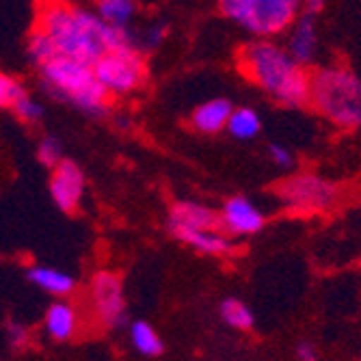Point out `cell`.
Wrapping results in <instances>:
<instances>
[{"label": "cell", "instance_id": "8992f818", "mask_svg": "<svg viewBox=\"0 0 361 361\" xmlns=\"http://www.w3.org/2000/svg\"><path fill=\"white\" fill-rule=\"evenodd\" d=\"M93 74L109 97H128L139 93L147 82V54L133 44L106 50L93 65Z\"/></svg>", "mask_w": 361, "mask_h": 361}, {"label": "cell", "instance_id": "ffe728a7", "mask_svg": "<svg viewBox=\"0 0 361 361\" xmlns=\"http://www.w3.org/2000/svg\"><path fill=\"white\" fill-rule=\"evenodd\" d=\"M128 334H130V344L143 357H158L165 350V342H162L160 334L145 320L130 322Z\"/></svg>", "mask_w": 361, "mask_h": 361}, {"label": "cell", "instance_id": "44dd1931", "mask_svg": "<svg viewBox=\"0 0 361 361\" xmlns=\"http://www.w3.org/2000/svg\"><path fill=\"white\" fill-rule=\"evenodd\" d=\"M219 316L227 326H232V329H236V331H249L255 324V316H253L251 307L236 297H227L221 301Z\"/></svg>", "mask_w": 361, "mask_h": 361}, {"label": "cell", "instance_id": "3957f363", "mask_svg": "<svg viewBox=\"0 0 361 361\" xmlns=\"http://www.w3.org/2000/svg\"><path fill=\"white\" fill-rule=\"evenodd\" d=\"M307 106L340 130L361 128V76L346 65L310 72Z\"/></svg>", "mask_w": 361, "mask_h": 361}, {"label": "cell", "instance_id": "6da1fadb", "mask_svg": "<svg viewBox=\"0 0 361 361\" xmlns=\"http://www.w3.org/2000/svg\"><path fill=\"white\" fill-rule=\"evenodd\" d=\"M35 28L50 39L54 54L89 65L115 46L133 44L130 28H115L97 18L91 7H80L70 0H46Z\"/></svg>", "mask_w": 361, "mask_h": 361}, {"label": "cell", "instance_id": "8fae6325", "mask_svg": "<svg viewBox=\"0 0 361 361\" xmlns=\"http://www.w3.org/2000/svg\"><path fill=\"white\" fill-rule=\"evenodd\" d=\"M281 37H286L283 48L297 63L305 65V68L316 63L320 52V32L314 13L301 11L292 20V24L286 28Z\"/></svg>", "mask_w": 361, "mask_h": 361}, {"label": "cell", "instance_id": "4316f807", "mask_svg": "<svg viewBox=\"0 0 361 361\" xmlns=\"http://www.w3.org/2000/svg\"><path fill=\"white\" fill-rule=\"evenodd\" d=\"M7 340L13 348H24L26 342H28V331H26V326L22 324H9V329H7Z\"/></svg>", "mask_w": 361, "mask_h": 361}, {"label": "cell", "instance_id": "2e32d148", "mask_svg": "<svg viewBox=\"0 0 361 361\" xmlns=\"http://www.w3.org/2000/svg\"><path fill=\"white\" fill-rule=\"evenodd\" d=\"M26 277L32 286H37L42 292L50 294L54 299H68L76 290V277L63 269L46 267V264H32L26 271Z\"/></svg>", "mask_w": 361, "mask_h": 361}, {"label": "cell", "instance_id": "d4e9b609", "mask_svg": "<svg viewBox=\"0 0 361 361\" xmlns=\"http://www.w3.org/2000/svg\"><path fill=\"white\" fill-rule=\"evenodd\" d=\"M24 91H26V89H24L16 78H11V76H7V74L0 72V106L11 109V104L18 100V97H20Z\"/></svg>", "mask_w": 361, "mask_h": 361}, {"label": "cell", "instance_id": "9a60e30c", "mask_svg": "<svg viewBox=\"0 0 361 361\" xmlns=\"http://www.w3.org/2000/svg\"><path fill=\"white\" fill-rule=\"evenodd\" d=\"M234 104L227 97H210V100L197 104L190 113V126L200 135H219L225 130L229 113Z\"/></svg>", "mask_w": 361, "mask_h": 361}, {"label": "cell", "instance_id": "5bb4252c", "mask_svg": "<svg viewBox=\"0 0 361 361\" xmlns=\"http://www.w3.org/2000/svg\"><path fill=\"white\" fill-rule=\"evenodd\" d=\"M182 245L190 247L192 251L210 255V257H223L234 251L232 236H227L221 227L212 229H182L173 234Z\"/></svg>", "mask_w": 361, "mask_h": 361}, {"label": "cell", "instance_id": "f1b7e54d", "mask_svg": "<svg viewBox=\"0 0 361 361\" xmlns=\"http://www.w3.org/2000/svg\"><path fill=\"white\" fill-rule=\"evenodd\" d=\"M324 5H326V0H301V11H307V13L316 16Z\"/></svg>", "mask_w": 361, "mask_h": 361}, {"label": "cell", "instance_id": "d6986e66", "mask_svg": "<svg viewBox=\"0 0 361 361\" xmlns=\"http://www.w3.org/2000/svg\"><path fill=\"white\" fill-rule=\"evenodd\" d=\"M225 130L236 141H253L262 133V117L251 106H234Z\"/></svg>", "mask_w": 361, "mask_h": 361}, {"label": "cell", "instance_id": "7a4b0ae2", "mask_svg": "<svg viewBox=\"0 0 361 361\" xmlns=\"http://www.w3.org/2000/svg\"><path fill=\"white\" fill-rule=\"evenodd\" d=\"M240 74L286 109L307 106L310 70L297 63L277 39H251L238 50Z\"/></svg>", "mask_w": 361, "mask_h": 361}, {"label": "cell", "instance_id": "5b68a950", "mask_svg": "<svg viewBox=\"0 0 361 361\" xmlns=\"http://www.w3.org/2000/svg\"><path fill=\"white\" fill-rule=\"evenodd\" d=\"M219 9L253 39H277L301 13V0H219Z\"/></svg>", "mask_w": 361, "mask_h": 361}, {"label": "cell", "instance_id": "7c38bea8", "mask_svg": "<svg viewBox=\"0 0 361 361\" xmlns=\"http://www.w3.org/2000/svg\"><path fill=\"white\" fill-rule=\"evenodd\" d=\"M169 232H182V229H212L219 225V210L200 202V200H178L169 210Z\"/></svg>", "mask_w": 361, "mask_h": 361}, {"label": "cell", "instance_id": "9c48e42d", "mask_svg": "<svg viewBox=\"0 0 361 361\" xmlns=\"http://www.w3.org/2000/svg\"><path fill=\"white\" fill-rule=\"evenodd\" d=\"M219 225L232 238L253 236L262 232L267 225V214L253 200L245 195H234L221 206L219 210Z\"/></svg>", "mask_w": 361, "mask_h": 361}, {"label": "cell", "instance_id": "ba28073f", "mask_svg": "<svg viewBox=\"0 0 361 361\" xmlns=\"http://www.w3.org/2000/svg\"><path fill=\"white\" fill-rule=\"evenodd\" d=\"M89 303L93 316L106 329H119L126 324L128 305L123 281L113 271H97L89 283Z\"/></svg>", "mask_w": 361, "mask_h": 361}, {"label": "cell", "instance_id": "e0dca14e", "mask_svg": "<svg viewBox=\"0 0 361 361\" xmlns=\"http://www.w3.org/2000/svg\"><path fill=\"white\" fill-rule=\"evenodd\" d=\"M91 9L115 28H130L139 16L137 0H91Z\"/></svg>", "mask_w": 361, "mask_h": 361}, {"label": "cell", "instance_id": "30bf717a", "mask_svg": "<svg viewBox=\"0 0 361 361\" xmlns=\"http://www.w3.org/2000/svg\"><path fill=\"white\" fill-rule=\"evenodd\" d=\"M50 197L59 210L76 212L82 204L87 180L76 162L63 158L59 165L50 169Z\"/></svg>", "mask_w": 361, "mask_h": 361}, {"label": "cell", "instance_id": "cb8c5ba5", "mask_svg": "<svg viewBox=\"0 0 361 361\" xmlns=\"http://www.w3.org/2000/svg\"><path fill=\"white\" fill-rule=\"evenodd\" d=\"M37 158L42 165H46L48 169H52L54 165H59V162L65 158L63 156V145L59 139L54 137H44L37 145Z\"/></svg>", "mask_w": 361, "mask_h": 361}, {"label": "cell", "instance_id": "83f0119b", "mask_svg": "<svg viewBox=\"0 0 361 361\" xmlns=\"http://www.w3.org/2000/svg\"><path fill=\"white\" fill-rule=\"evenodd\" d=\"M297 359L299 361H320L318 348L312 342H299L297 344Z\"/></svg>", "mask_w": 361, "mask_h": 361}, {"label": "cell", "instance_id": "ac0fdd59", "mask_svg": "<svg viewBox=\"0 0 361 361\" xmlns=\"http://www.w3.org/2000/svg\"><path fill=\"white\" fill-rule=\"evenodd\" d=\"M169 37V24L165 20H147L143 24H133L130 26V39H133V46L137 50H141L143 54L156 52L162 44Z\"/></svg>", "mask_w": 361, "mask_h": 361}, {"label": "cell", "instance_id": "4fadbf2b", "mask_svg": "<svg viewBox=\"0 0 361 361\" xmlns=\"http://www.w3.org/2000/svg\"><path fill=\"white\" fill-rule=\"evenodd\" d=\"M80 329L78 310L65 299H56L44 314V331L54 342H70Z\"/></svg>", "mask_w": 361, "mask_h": 361}, {"label": "cell", "instance_id": "484cf974", "mask_svg": "<svg viewBox=\"0 0 361 361\" xmlns=\"http://www.w3.org/2000/svg\"><path fill=\"white\" fill-rule=\"evenodd\" d=\"M269 158H271L273 165L279 167V169H292L294 162H297V158H294V152L288 145L279 143V141L269 145Z\"/></svg>", "mask_w": 361, "mask_h": 361}, {"label": "cell", "instance_id": "7402d4cb", "mask_svg": "<svg viewBox=\"0 0 361 361\" xmlns=\"http://www.w3.org/2000/svg\"><path fill=\"white\" fill-rule=\"evenodd\" d=\"M26 50H28V56L35 65H42L44 61L52 59L54 56V48L50 44V39L44 35L39 28H35L28 35V44H26Z\"/></svg>", "mask_w": 361, "mask_h": 361}, {"label": "cell", "instance_id": "603a6c76", "mask_svg": "<svg viewBox=\"0 0 361 361\" xmlns=\"http://www.w3.org/2000/svg\"><path fill=\"white\" fill-rule=\"evenodd\" d=\"M11 111H13L22 121H26V123H35V121H39L42 115H44V106H42L28 91H24V93L18 97V100L11 104Z\"/></svg>", "mask_w": 361, "mask_h": 361}, {"label": "cell", "instance_id": "277c9868", "mask_svg": "<svg viewBox=\"0 0 361 361\" xmlns=\"http://www.w3.org/2000/svg\"><path fill=\"white\" fill-rule=\"evenodd\" d=\"M37 68L46 91L54 95L56 100L91 117H100L109 111L111 97L97 82L89 63L54 54Z\"/></svg>", "mask_w": 361, "mask_h": 361}, {"label": "cell", "instance_id": "52a82bcc", "mask_svg": "<svg viewBox=\"0 0 361 361\" xmlns=\"http://www.w3.org/2000/svg\"><path fill=\"white\" fill-rule=\"evenodd\" d=\"M340 186L312 171L288 176L275 188V197L283 210L294 214H318L329 212L340 202Z\"/></svg>", "mask_w": 361, "mask_h": 361}]
</instances>
